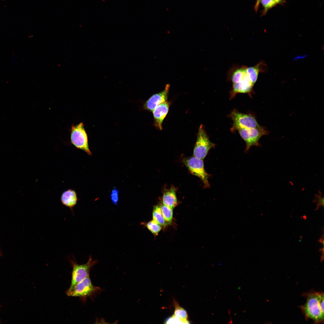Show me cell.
<instances>
[{
  "label": "cell",
  "instance_id": "cell-25",
  "mask_svg": "<svg viewBox=\"0 0 324 324\" xmlns=\"http://www.w3.org/2000/svg\"><path fill=\"white\" fill-rule=\"evenodd\" d=\"M276 3L277 4L278 3L280 2L282 0H274Z\"/></svg>",
  "mask_w": 324,
  "mask_h": 324
},
{
  "label": "cell",
  "instance_id": "cell-23",
  "mask_svg": "<svg viewBox=\"0 0 324 324\" xmlns=\"http://www.w3.org/2000/svg\"><path fill=\"white\" fill-rule=\"evenodd\" d=\"M319 195H317L315 196V202H317V208L318 209L321 206H324V198L321 194L319 193Z\"/></svg>",
  "mask_w": 324,
  "mask_h": 324
},
{
  "label": "cell",
  "instance_id": "cell-8",
  "mask_svg": "<svg viewBox=\"0 0 324 324\" xmlns=\"http://www.w3.org/2000/svg\"><path fill=\"white\" fill-rule=\"evenodd\" d=\"M70 261L73 267L71 283L69 287L70 288L89 275L91 268L97 262L92 261L91 256H90L88 262L85 264H78L74 259H70Z\"/></svg>",
  "mask_w": 324,
  "mask_h": 324
},
{
  "label": "cell",
  "instance_id": "cell-14",
  "mask_svg": "<svg viewBox=\"0 0 324 324\" xmlns=\"http://www.w3.org/2000/svg\"><path fill=\"white\" fill-rule=\"evenodd\" d=\"M267 68V65L263 60L261 61L254 66L247 67V73L250 80L254 85L257 80L259 73L266 72Z\"/></svg>",
  "mask_w": 324,
  "mask_h": 324
},
{
  "label": "cell",
  "instance_id": "cell-13",
  "mask_svg": "<svg viewBox=\"0 0 324 324\" xmlns=\"http://www.w3.org/2000/svg\"><path fill=\"white\" fill-rule=\"evenodd\" d=\"M78 200L76 191L71 189L63 192L60 197L61 201L62 204L70 208L72 212L74 207L77 204Z\"/></svg>",
  "mask_w": 324,
  "mask_h": 324
},
{
  "label": "cell",
  "instance_id": "cell-18",
  "mask_svg": "<svg viewBox=\"0 0 324 324\" xmlns=\"http://www.w3.org/2000/svg\"><path fill=\"white\" fill-rule=\"evenodd\" d=\"M163 216L166 222L170 224L173 219V211L172 209L162 204L160 206Z\"/></svg>",
  "mask_w": 324,
  "mask_h": 324
},
{
  "label": "cell",
  "instance_id": "cell-11",
  "mask_svg": "<svg viewBox=\"0 0 324 324\" xmlns=\"http://www.w3.org/2000/svg\"><path fill=\"white\" fill-rule=\"evenodd\" d=\"M247 66L234 64L227 73V80L232 83L238 82L247 75Z\"/></svg>",
  "mask_w": 324,
  "mask_h": 324
},
{
  "label": "cell",
  "instance_id": "cell-12",
  "mask_svg": "<svg viewBox=\"0 0 324 324\" xmlns=\"http://www.w3.org/2000/svg\"><path fill=\"white\" fill-rule=\"evenodd\" d=\"M170 105V103L166 101L158 105L152 111L154 125L160 130L162 129V123L168 112Z\"/></svg>",
  "mask_w": 324,
  "mask_h": 324
},
{
  "label": "cell",
  "instance_id": "cell-2",
  "mask_svg": "<svg viewBox=\"0 0 324 324\" xmlns=\"http://www.w3.org/2000/svg\"><path fill=\"white\" fill-rule=\"evenodd\" d=\"M101 290L99 287L94 285L88 275L72 288L68 289L65 292L69 296L78 297L83 302L88 297H91Z\"/></svg>",
  "mask_w": 324,
  "mask_h": 324
},
{
  "label": "cell",
  "instance_id": "cell-10",
  "mask_svg": "<svg viewBox=\"0 0 324 324\" xmlns=\"http://www.w3.org/2000/svg\"><path fill=\"white\" fill-rule=\"evenodd\" d=\"M170 87V84H167L163 91L152 96L144 104V109L152 112L158 105L167 101Z\"/></svg>",
  "mask_w": 324,
  "mask_h": 324
},
{
  "label": "cell",
  "instance_id": "cell-1",
  "mask_svg": "<svg viewBox=\"0 0 324 324\" xmlns=\"http://www.w3.org/2000/svg\"><path fill=\"white\" fill-rule=\"evenodd\" d=\"M307 299L305 304L300 306L305 319L312 320L315 324L323 323L324 293L311 291L303 294Z\"/></svg>",
  "mask_w": 324,
  "mask_h": 324
},
{
  "label": "cell",
  "instance_id": "cell-16",
  "mask_svg": "<svg viewBox=\"0 0 324 324\" xmlns=\"http://www.w3.org/2000/svg\"><path fill=\"white\" fill-rule=\"evenodd\" d=\"M173 302L175 308L173 315L179 318L183 322L184 324L189 323V321L188 320V315L186 311L180 306L178 302L175 300H173Z\"/></svg>",
  "mask_w": 324,
  "mask_h": 324
},
{
  "label": "cell",
  "instance_id": "cell-7",
  "mask_svg": "<svg viewBox=\"0 0 324 324\" xmlns=\"http://www.w3.org/2000/svg\"><path fill=\"white\" fill-rule=\"evenodd\" d=\"M237 130L246 143L245 152L252 146H259V141L260 138L268 134V131L262 126L256 128L240 129Z\"/></svg>",
  "mask_w": 324,
  "mask_h": 324
},
{
  "label": "cell",
  "instance_id": "cell-19",
  "mask_svg": "<svg viewBox=\"0 0 324 324\" xmlns=\"http://www.w3.org/2000/svg\"><path fill=\"white\" fill-rule=\"evenodd\" d=\"M147 228L154 235H157L162 228V226L153 219L146 224Z\"/></svg>",
  "mask_w": 324,
  "mask_h": 324
},
{
  "label": "cell",
  "instance_id": "cell-15",
  "mask_svg": "<svg viewBox=\"0 0 324 324\" xmlns=\"http://www.w3.org/2000/svg\"><path fill=\"white\" fill-rule=\"evenodd\" d=\"M176 191V189L174 187L166 190L162 196L163 204L172 209L175 208L178 205Z\"/></svg>",
  "mask_w": 324,
  "mask_h": 324
},
{
  "label": "cell",
  "instance_id": "cell-24",
  "mask_svg": "<svg viewBox=\"0 0 324 324\" xmlns=\"http://www.w3.org/2000/svg\"><path fill=\"white\" fill-rule=\"evenodd\" d=\"M260 0H257V3H256V9H257V8H258V5H259V2H260Z\"/></svg>",
  "mask_w": 324,
  "mask_h": 324
},
{
  "label": "cell",
  "instance_id": "cell-4",
  "mask_svg": "<svg viewBox=\"0 0 324 324\" xmlns=\"http://www.w3.org/2000/svg\"><path fill=\"white\" fill-rule=\"evenodd\" d=\"M70 140L71 144L76 148L83 150L88 155H92L89 147L88 135L82 122L72 125Z\"/></svg>",
  "mask_w": 324,
  "mask_h": 324
},
{
  "label": "cell",
  "instance_id": "cell-22",
  "mask_svg": "<svg viewBox=\"0 0 324 324\" xmlns=\"http://www.w3.org/2000/svg\"><path fill=\"white\" fill-rule=\"evenodd\" d=\"M261 3L266 11L277 4L274 0H261Z\"/></svg>",
  "mask_w": 324,
  "mask_h": 324
},
{
  "label": "cell",
  "instance_id": "cell-20",
  "mask_svg": "<svg viewBox=\"0 0 324 324\" xmlns=\"http://www.w3.org/2000/svg\"><path fill=\"white\" fill-rule=\"evenodd\" d=\"M165 322L167 324H184L183 321L174 315L168 317Z\"/></svg>",
  "mask_w": 324,
  "mask_h": 324
},
{
  "label": "cell",
  "instance_id": "cell-21",
  "mask_svg": "<svg viewBox=\"0 0 324 324\" xmlns=\"http://www.w3.org/2000/svg\"><path fill=\"white\" fill-rule=\"evenodd\" d=\"M119 191L116 188H114L112 190L110 198L113 203L117 205L119 200Z\"/></svg>",
  "mask_w": 324,
  "mask_h": 324
},
{
  "label": "cell",
  "instance_id": "cell-17",
  "mask_svg": "<svg viewBox=\"0 0 324 324\" xmlns=\"http://www.w3.org/2000/svg\"><path fill=\"white\" fill-rule=\"evenodd\" d=\"M152 216L153 219L162 226L165 227L169 224L163 216L160 206L156 205L154 206Z\"/></svg>",
  "mask_w": 324,
  "mask_h": 324
},
{
  "label": "cell",
  "instance_id": "cell-5",
  "mask_svg": "<svg viewBox=\"0 0 324 324\" xmlns=\"http://www.w3.org/2000/svg\"><path fill=\"white\" fill-rule=\"evenodd\" d=\"M215 146V144L210 141L203 125L201 124L193 151V156L203 160L209 150L212 148H214Z\"/></svg>",
  "mask_w": 324,
  "mask_h": 324
},
{
  "label": "cell",
  "instance_id": "cell-3",
  "mask_svg": "<svg viewBox=\"0 0 324 324\" xmlns=\"http://www.w3.org/2000/svg\"><path fill=\"white\" fill-rule=\"evenodd\" d=\"M233 122L230 129L232 132L242 128H256L260 127L255 116L250 113H244L238 112L236 109L228 116Z\"/></svg>",
  "mask_w": 324,
  "mask_h": 324
},
{
  "label": "cell",
  "instance_id": "cell-6",
  "mask_svg": "<svg viewBox=\"0 0 324 324\" xmlns=\"http://www.w3.org/2000/svg\"><path fill=\"white\" fill-rule=\"evenodd\" d=\"M183 161L190 172L202 181L204 184V188L210 187L208 181L210 175L205 170L203 160L193 156L184 158Z\"/></svg>",
  "mask_w": 324,
  "mask_h": 324
},
{
  "label": "cell",
  "instance_id": "cell-9",
  "mask_svg": "<svg viewBox=\"0 0 324 324\" xmlns=\"http://www.w3.org/2000/svg\"><path fill=\"white\" fill-rule=\"evenodd\" d=\"M232 84V88L230 92V100L233 99L239 93L247 94L250 97H252L254 85L250 80L247 73L241 80Z\"/></svg>",
  "mask_w": 324,
  "mask_h": 324
}]
</instances>
